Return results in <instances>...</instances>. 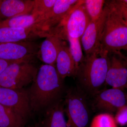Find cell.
Wrapping results in <instances>:
<instances>
[{
    "label": "cell",
    "instance_id": "8",
    "mask_svg": "<svg viewBox=\"0 0 127 127\" xmlns=\"http://www.w3.org/2000/svg\"><path fill=\"white\" fill-rule=\"evenodd\" d=\"M107 14V8L105 4L102 15L97 20L90 22L81 37V44L85 56L98 55Z\"/></svg>",
    "mask_w": 127,
    "mask_h": 127
},
{
    "label": "cell",
    "instance_id": "29",
    "mask_svg": "<svg viewBox=\"0 0 127 127\" xmlns=\"http://www.w3.org/2000/svg\"></svg>",
    "mask_w": 127,
    "mask_h": 127
},
{
    "label": "cell",
    "instance_id": "30",
    "mask_svg": "<svg viewBox=\"0 0 127 127\" xmlns=\"http://www.w3.org/2000/svg\"></svg>",
    "mask_w": 127,
    "mask_h": 127
},
{
    "label": "cell",
    "instance_id": "22",
    "mask_svg": "<svg viewBox=\"0 0 127 127\" xmlns=\"http://www.w3.org/2000/svg\"><path fill=\"white\" fill-rule=\"evenodd\" d=\"M114 117L108 113L98 114L91 122L90 127H118Z\"/></svg>",
    "mask_w": 127,
    "mask_h": 127
},
{
    "label": "cell",
    "instance_id": "1",
    "mask_svg": "<svg viewBox=\"0 0 127 127\" xmlns=\"http://www.w3.org/2000/svg\"><path fill=\"white\" fill-rule=\"evenodd\" d=\"M63 89V79L55 67L45 64L41 66L28 90L32 111H41L59 101Z\"/></svg>",
    "mask_w": 127,
    "mask_h": 127
},
{
    "label": "cell",
    "instance_id": "27",
    "mask_svg": "<svg viewBox=\"0 0 127 127\" xmlns=\"http://www.w3.org/2000/svg\"><path fill=\"white\" fill-rule=\"evenodd\" d=\"M41 127V126H37V127Z\"/></svg>",
    "mask_w": 127,
    "mask_h": 127
},
{
    "label": "cell",
    "instance_id": "28",
    "mask_svg": "<svg viewBox=\"0 0 127 127\" xmlns=\"http://www.w3.org/2000/svg\"></svg>",
    "mask_w": 127,
    "mask_h": 127
},
{
    "label": "cell",
    "instance_id": "16",
    "mask_svg": "<svg viewBox=\"0 0 127 127\" xmlns=\"http://www.w3.org/2000/svg\"><path fill=\"white\" fill-rule=\"evenodd\" d=\"M64 108L60 101L49 107L46 113L43 127H67Z\"/></svg>",
    "mask_w": 127,
    "mask_h": 127
},
{
    "label": "cell",
    "instance_id": "11",
    "mask_svg": "<svg viewBox=\"0 0 127 127\" xmlns=\"http://www.w3.org/2000/svg\"><path fill=\"white\" fill-rule=\"evenodd\" d=\"M40 46L31 41L0 43V59L31 61L37 55Z\"/></svg>",
    "mask_w": 127,
    "mask_h": 127
},
{
    "label": "cell",
    "instance_id": "13",
    "mask_svg": "<svg viewBox=\"0 0 127 127\" xmlns=\"http://www.w3.org/2000/svg\"><path fill=\"white\" fill-rule=\"evenodd\" d=\"M33 0H0V23L17 16L31 14Z\"/></svg>",
    "mask_w": 127,
    "mask_h": 127
},
{
    "label": "cell",
    "instance_id": "7",
    "mask_svg": "<svg viewBox=\"0 0 127 127\" xmlns=\"http://www.w3.org/2000/svg\"><path fill=\"white\" fill-rule=\"evenodd\" d=\"M84 1H79L62 23L66 36L81 39L91 21L84 7Z\"/></svg>",
    "mask_w": 127,
    "mask_h": 127
},
{
    "label": "cell",
    "instance_id": "20",
    "mask_svg": "<svg viewBox=\"0 0 127 127\" xmlns=\"http://www.w3.org/2000/svg\"><path fill=\"white\" fill-rule=\"evenodd\" d=\"M105 2L104 0H84V6L91 21L97 20L102 15Z\"/></svg>",
    "mask_w": 127,
    "mask_h": 127
},
{
    "label": "cell",
    "instance_id": "4",
    "mask_svg": "<svg viewBox=\"0 0 127 127\" xmlns=\"http://www.w3.org/2000/svg\"><path fill=\"white\" fill-rule=\"evenodd\" d=\"M38 70L31 61L14 62L0 75V87L20 89L34 81Z\"/></svg>",
    "mask_w": 127,
    "mask_h": 127
},
{
    "label": "cell",
    "instance_id": "14",
    "mask_svg": "<svg viewBox=\"0 0 127 127\" xmlns=\"http://www.w3.org/2000/svg\"><path fill=\"white\" fill-rule=\"evenodd\" d=\"M46 37L40 46L37 55L45 64L55 67L60 46L65 37L62 33L58 32Z\"/></svg>",
    "mask_w": 127,
    "mask_h": 127
},
{
    "label": "cell",
    "instance_id": "9",
    "mask_svg": "<svg viewBox=\"0 0 127 127\" xmlns=\"http://www.w3.org/2000/svg\"><path fill=\"white\" fill-rule=\"evenodd\" d=\"M78 0H56L51 12L38 23L46 37L54 34L71 10L78 3Z\"/></svg>",
    "mask_w": 127,
    "mask_h": 127
},
{
    "label": "cell",
    "instance_id": "3",
    "mask_svg": "<svg viewBox=\"0 0 127 127\" xmlns=\"http://www.w3.org/2000/svg\"><path fill=\"white\" fill-rule=\"evenodd\" d=\"M108 68V56L94 54L85 56L76 76L83 92L93 96L106 83Z\"/></svg>",
    "mask_w": 127,
    "mask_h": 127
},
{
    "label": "cell",
    "instance_id": "17",
    "mask_svg": "<svg viewBox=\"0 0 127 127\" xmlns=\"http://www.w3.org/2000/svg\"><path fill=\"white\" fill-rule=\"evenodd\" d=\"M42 20L43 18L35 14L17 16L1 22L0 23V27L25 29L32 27Z\"/></svg>",
    "mask_w": 127,
    "mask_h": 127
},
{
    "label": "cell",
    "instance_id": "5",
    "mask_svg": "<svg viewBox=\"0 0 127 127\" xmlns=\"http://www.w3.org/2000/svg\"><path fill=\"white\" fill-rule=\"evenodd\" d=\"M84 92L73 88L67 92L64 108L68 118L67 127H87L89 119V111Z\"/></svg>",
    "mask_w": 127,
    "mask_h": 127
},
{
    "label": "cell",
    "instance_id": "12",
    "mask_svg": "<svg viewBox=\"0 0 127 127\" xmlns=\"http://www.w3.org/2000/svg\"><path fill=\"white\" fill-rule=\"evenodd\" d=\"M93 106L98 111L117 112L127 105V94L124 90L113 88L101 90L94 95Z\"/></svg>",
    "mask_w": 127,
    "mask_h": 127
},
{
    "label": "cell",
    "instance_id": "6",
    "mask_svg": "<svg viewBox=\"0 0 127 127\" xmlns=\"http://www.w3.org/2000/svg\"><path fill=\"white\" fill-rule=\"evenodd\" d=\"M0 104L6 107L24 120L32 111L28 90L0 87Z\"/></svg>",
    "mask_w": 127,
    "mask_h": 127
},
{
    "label": "cell",
    "instance_id": "19",
    "mask_svg": "<svg viewBox=\"0 0 127 127\" xmlns=\"http://www.w3.org/2000/svg\"><path fill=\"white\" fill-rule=\"evenodd\" d=\"M66 38L69 42V50L75 63L77 73L79 65L85 58L82 52L81 40L80 39L72 38L67 36H66Z\"/></svg>",
    "mask_w": 127,
    "mask_h": 127
},
{
    "label": "cell",
    "instance_id": "26",
    "mask_svg": "<svg viewBox=\"0 0 127 127\" xmlns=\"http://www.w3.org/2000/svg\"><path fill=\"white\" fill-rule=\"evenodd\" d=\"M120 4L127 9V0H119Z\"/></svg>",
    "mask_w": 127,
    "mask_h": 127
},
{
    "label": "cell",
    "instance_id": "18",
    "mask_svg": "<svg viewBox=\"0 0 127 127\" xmlns=\"http://www.w3.org/2000/svg\"><path fill=\"white\" fill-rule=\"evenodd\" d=\"M25 120L0 104V127H24Z\"/></svg>",
    "mask_w": 127,
    "mask_h": 127
},
{
    "label": "cell",
    "instance_id": "23",
    "mask_svg": "<svg viewBox=\"0 0 127 127\" xmlns=\"http://www.w3.org/2000/svg\"><path fill=\"white\" fill-rule=\"evenodd\" d=\"M117 124L122 126L127 124V105L121 108L117 111L115 117Z\"/></svg>",
    "mask_w": 127,
    "mask_h": 127
},
{
    "label": "cell",
    "instance_id": "21",
    "mask_svg": "<svg viewBox=\"0 0 127 127\" xmlns=\"http://www.w3.org/2000/svg\"><path fill=\"white\" fill-rule=\"evenodd\" d=\"M34 0V6L31 14H36L41 17L43 20L51 11L56 0Z\"/></svg>",
    "mask_w": 127,
    "mask_h": 127
},
{
    "label": "cell",
    "instance_id": "10",
    "mask_svg": "<svg viewBox=\"0 0 127 127\" xmlns=\"http://www.w3.org/2000/svg\"><path fill=\"white\" fill-rule=\"evenodd\" d=\"M108 68L105 84L113 88L127 89V58L120 52L108 55Z\"/></svg>",
    "mask_w": 127,
    "mask_h": 127
},
{
    "label": "cell",
    "instance_id": "15",
    "mask_svg": "<svg viewBox=\"0 0 127 127\" xmlns=\"http://www.w3.org/2000/svg\"><path fill=\"white\" fill-rule=\"evenodd\" d=\"M55 67L59 76L63 80L66 77L76 76V72L75 63L69 47L64 41L59 48Z\"/></svg>",
    "mask_w": 127,
    "mask_h": 127
},
{
    "label": "cell",
    "instance_id": "25",
    "mask_svg": "<svg viewBox=\"0 0 127 127\" xmlns=\"http://www.w3.org/2000/svg\"><path fill=\"white\" fill-rule=\"evenodd\" d=\"M118 1L120 5V7H121V10H122L124 17V19H125V20L127 23V9L120 4V2L119 1V0H118Z\"/></svg>",
    "mask_w": 127,
    "mask_h": 127
},
{
    "label": "cell",
    "instance_id": "2",
    "mask_svg": "<svg viewBox=\"0 0 127 127\" xmlns=\"http://www.w3.org/2000/svg\"><path fill=\"white\" fill-rule=\"evenodd\" d=\"M107 14L98 55L109 54L127 51V23L118 0L106 1Z\"/></svg>",
    "mask_w": 127,
    "mask_h": 127
},
{
    "label": "cell",
    "instance_id": "24",
    "mask_svg": "<svg viewBox=\"0 0 127 127\" xmlns=\"http://www.w3.org/2000/svg\"><path fill=\"white\" fill-rule=\"evenodd\" d=\"M17 61H9L0 59V75L7 66Z\"/></svg>",
    "mask_w": 127,
    "mask_h": 127
}]
</instances>
